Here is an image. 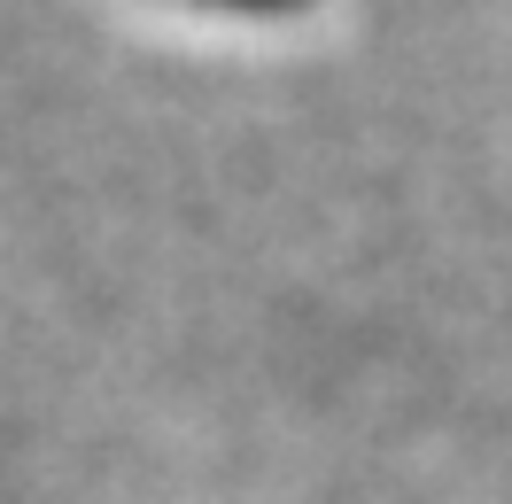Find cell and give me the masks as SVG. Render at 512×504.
<instances>
[{
    "mask_svg": "<svg viewBox=\"0 0 512 504\" xmlns=\"http://www.w3.org/2000/svg\"><path fill=\"white\" fill-rule=\"evenodd\" d=\"M202 8H249V16H280V8H303V0H202Z\"/></svg>",
    "mask_w": 512,
    "mask_h": 504,
    "instance_id": "cell-1",
    "label": "cell"
}]
</instances>
